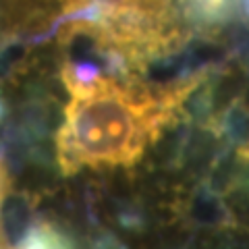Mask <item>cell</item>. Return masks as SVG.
<instances>
[{"mask_svg": "<svg viewBox=\"0 0 249 249\" xmlns=\"http://www.w3.org/2000/svg\"><path fill=\"white\" fill-rule=\"evenodd\" d=\"M204 77L206 73L193 75L164 88H139L104 75L88 85H65L71 98L56 135L62 173L137 162Z\"/></svg>", "mask_w": 249, "mask_h": 249, "instance_id": "cell-1", "label": "cell"}]
</instances>
